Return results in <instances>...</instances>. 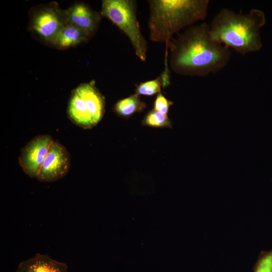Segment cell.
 <instances>
[{
  "mask_svg": "<svg viewBox=\"0 0 272 272\" xmlns=\"http://www.w3.org/2000/svg\"><path fill=\"white\" fill-rule=\"evenodd\" d=\"M172 104V102L168 100L161 93H159L155 101L154 109L167 115L170 106Z\"/></svg>",
  "mask_w": 272,
  "mask_h": 272,
  "instance_id": "cell-16",
  "label": "cell"
},
{
  "mask_svg": "<svg viewBox=\"0 0 272 272\" xmlns=\"http://www.w3.org/2000/svg\"><path fill=\"white\" fill-rule=\"evenodd\" d=\"M67 23L85 32L90 37L98 30L101 15L83 3H77L64 10Z\"/></svg>",
  "mask_w": 272,
  "mask_h": 272,
  "instance_id": "cell-9",
  "label": "cell"
},
{
  "mask_svg": "<svg viewBox=\"0 0 272 272\" xmlns=\"http://www.w3.org/2000/svg\"><path fill=\"white\" fill-rule=\"evenodd\" d=\"M53 141L48 134L36 136L22 149L19 163L24 173L36 178Z\"/></svg>",
  "mask_w": 272,
  "mask_h": 272,
  "instance_id": "cell-7",
  "label": "cell"
},
{
  "mask_svg": "<svg viewBox=\"0 0 272 272\" xmlns=\"http://www.w3.org/2000/svg\"><path fill=\"white\" fill-rule=\"evenodd\" d=\"M70 166V156L66 149L58 142L53 141L36 178L42 182L57 181L65 176Z\"/></svg>",
  "mask_w": 272,
  "mask_h": 272,
  "instance_id": "cell-8",
  "label": "cell"
},
{
  "mask_svg": "<svg viewBox=\"0 0 272 272\" xmlns=\"http://www.w3.org/2000/svg\"><path fill=\"white\" fill-rule=\"evenodd\" d=\"M92 81L84 83L73 92L67 108L70 119L83 128L95 126L102 118L105 111V98Z\"/></svg>",
  "mask_w": 272,
  "mask_h": 272,
  "instance_id": "cell-5",
  "label": "cell"
},
{
  "mask_svg": "<svg viewBox=\"0 0 272 272\" xmlns=\"http://www.w3.org/2000/svg\"><path fill=\"white\" fill-rule=\"evenodd\" d=\"M137 2L133 0H103L100 14L109 19L129 38L135 55L147 59V42L143 36L137 18Z\"/></svg>",
  "mask_w": 272,
  "mask_h": 272,
  "instance_id": "cell-4",
  "label": "cell"
},
{
  "mask_svg": "<svg viewBox=\"0 0 272 272\" xmlns=\"http://www.w3.org/2000/svg\"><path fill=\"white\" fill-rule=\"evenodd\" d=\"M67 268L66 263L53 259L47 254L38 253L20 262L16 272H67Z\"/></svg>",
  "mask_w": 272,
  "mask_h": 272,
  "instance_id": "cell-10",
  "label": "cell"
},
{
  "mask_svg": "<svg viewBox=\"0 0 272 272\" xmlns=\"http://www.w3.org/2000/svg\"><path fill=\"white\" fill-rule=\"evenodd\" d=\"M148 28L151 40L165 43L166 52L172 36L186 27L203 20L209 0H149Z\"/></svg>",
  "mask_w": 272,
  "mask_h": 272,
  "instance_id": "cell-2",
  "label": "cell"
},
{
  "mask_svg": "<svg viewBox=\"0 0 272 272\" xmlns=\"http://www.w3.org/2000/svg\"><path fill=\"white\" fill-rule=\"evenodd\" d=\"M67 24L64 10L52 2L31 10L28 30L39 41L53 46L57 35Z\"/></svg>",
  "mask_w": 272,
  "mask_h": 272,
  "instance_id": "cell-6",
  "label": "cell"
},
{
  "mask_svg": "<svg viewBox=\"0 0 272 272\" xmlns=\"http://www.w3.org/2000/svg\"><path fill=\"white\" fill-rule=\"evenodd\" d=\"M169 49L170 68L182 76L205 77L215 73L231 58L228 47L212 37L206 22L187 27L172 39Z\"/></svg>",
  "mask_w": 272,
  "mask_h": 272,
  "instance_id": "cell-1",
  "label": "cell"
},
{
  "mask_svg": "<svg viewBox=\"0 0 272 272\" xmlns=\"http://www.w3.org/2000/svg\"><path fill=\"white\" fill-rule=\"evenodd\" d=\"M146 105L142 101L140 96L135 94L118 101L114 106L115 111L123 117L129 116L145 109Z\"/></svg>",
  "mask_w": 272,
  "mask_h": 272,
  "instance_id": "cell-13",
  "label": "cell"
},
{
  "mask_svg": "<svg viewBox=\"0 0 272 272\" xmlns=\"http://www.w3.org/2000/svg\"><path fill=\"white\" fill-rule=\"evenodd\" d=\"M253 272H272V250L260 251L253 267Z\"/></svg>",
  "mask_w": 272,
  "mask_h": 272,
  "instance_id": "cell-15",
  "label": "cell"
},
{
  "mask_svg": "<svg viewBox=\"0 0 272 272\" xmlns=\"http://www.w3.org/2000/svg\"><path fill=\"white\" fill-rule=\"evenodd\" d=\"M143 123L155 127H171V123L167 115L155 109L151 110L143 120Z\"/></svg>",
  "mask_w": 272,
  "mask_h": 272,
  "instance_id": "cell-14",
  "label": "cell"
},
{
  "mask_svg": "<svg viewBox=\"0 0 272 272\" xmlns=\"http://www.w3.org/2000/svg\"><path fill=\"white\" fill-rule=\"evenodd\" d=\"M265 23V15L261 10L252 9L242 14L224 8L216 15L209 25L215 40L244 55L262 47L260 29Z\"/></svg>",
  "mask_w": 272,
  "mask_h": 272,
  "instance_id": "cell-3",
  "label": "cell"
},
{
  "mask_svg": "<svg viewBox=\"0 0 272 272\" xmlns=\"http://www.w3.org/2000/svg\"><path fill=\"white\" fill-rule=\"evenodd\" d=\"M170 83L168 65H165L163 72L156 79L141 83L135 89L138 95L152 96L160 93L161 87L165 88Z\"/></svg>",
  "mask_w": 272,
  "mask_h": 272,
  "instance_id": "cell-12",
  "label": "cell"
},
{
  "mask_svg": "<svg viewBox=\"0 0 272 272\" xmlns=\"http://www.w3.org/2000/svg\"><path fill=\"white\" fill-rule=\"evenodd\" d=\"M90 38L81 29L67 23L57 35L53 46L64 50L86 42Z\"/></svg>",
  "mask_w": 272,
  "mask_h": 272,
  "instance_id": "cell-11",
  "label": "cell"
}]
</instances>
